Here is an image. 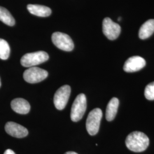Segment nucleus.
I'll return each instance as SVG.
<instances>
[{
    "label": "nucleus",
    "mask_w": 154,
    "mask_h": 154,
    "mask_svg": "<svg viewBox=\"0 0 154 154\" xmlns=\"http://www.w3.org/2000/svg\"><path fill=\"white\" fill-rule=\"evenodd\" d=\"M149 140L143 132L134 131L130 133L126 139L127 147L133 152H143L147 149Z\"/></svg>",
    "instance_id": "nucleus-1"
},
{
    "label": "nucleus",
    "mask_w": 154,
    "mask_h": 154,
    "mask_svg": "<svg viewBox=\"0 0 154 154\" xmlns=\"http://www.w3.org/2000/svg\"><path fill=\"white\" fill-rule=\"evenodd\" d=\"M48 54L44 51H39L34 53H27L21 59V63L26 67H35L49 60Z\"/></svg>",
    "instance_id": "nucleus-2"
},
{
    "label": "nucleus",
    "mask_w": 154,
    "mask_h": 154,
    "mask_svg": "<svg viewBox=\"0 0 154 154\" xmlns=\"http://www.w3.org/2000/svg\"><path fill=\"white\" fill-rule=\"evenodd\" d=\"M87 107V100L84 94L77 97L72 105L70 118L73 122H78L82 118Z\"/></svg>",
    "instance_id": "nucleus-3"
},
{
    "label": "nucleus",
    "mask_w": 154,
    "mask_h": 154,
    "mask_svg": "<svg viewBox=\"0 0 154 154\" xmlns=\"http://www.w3.org/2000/svg\"><path fill=\"white\" fill-rule=\"evenodd\" d=\"M102 116V110L98 108L94 109L89 113L86 125L87 131L90 135H95L98 132Z\"/></svg>",
    "instance_id": "nucleus-4"
},
{
    "label": "nucleus",
    "mask_w": 154,
    "mask_h": 154,
    "mask_svg": "<svg viewBox=\"0 0 154 154\" xmlns=\"http://www.w3.org/2000/svg\"><path fill=\"white\" fill-rule=\"evenodd\" d=\"M51 39L55 46L62 50L71 51L74 49V45L72 38L65 33L55 32L52 34Z\"/></svg>",
    "instance_id": "nucleus-5"
},
{
    "label": "nucleus",
    "mask_w": 154,
    "mask_h": 154,
    "mask_svg": "<svg viewBox=\"0 0 154 154\" xmlns=\"http://www.w3.org/2000/svg\"><path fill=\"white\" fill-rule=\"evenodd\" d=\"M48 76V72L37 67H32L23 72L24 80L30 83H36L44 81Z\"/></svg>",
    "instance_id": "nucleus-6"
},
{
    "label": "nucleus",
    "mask_w": 154,
    "mask_h": 154,
    "mask_svg": "<svg viewBox=\"0 0 154 154\" xmlns=\"http://www.w3.org/2000/svg\"><path fill=\"white\" fill-rule=\"evenodd\" d=\"M71 93V88L69 85L61 87L55 93L54 97V103L56 109L62 110L65 109Z\"/></svg>",
    "instance_id": "nucleus-7"
},
{
    "label": "nucleus",
    "mask_w": 154,
    "mask_h": 154,
    "mask_svg": "<svg viewBox=\"0 0 154 154\" xmlns=\"http://www.w3.org/2000/svg\"><path fill=\"white\" fill-rule=\"evenodd\" d=\"M102 29L105 36L110 40L116 39L119 37L121 32L120 25L113 22L109 17H106L103 20Z\"/></svg>",
    "instance_id": "nucleus-8"
},
{
    "label": "nucleus",
    "mask_w": 154,
    "mask_h": 154,
    "mask_svg": "<svg viewBox=\"0 0 154 154\" xmlns=\"http://www.w3.org/2000/svg\"><path fill=\"white\" fill-rule=\"evenodd\" d=\"M146 61L141 57L133 56L129 58L125 62L123 69L127 72H138L146 66Z\"/></svg>",
    "instance_id": "nucleus-9"
},
{
    "label": "nucleus",
    "mask_w": 154,
    "mask_h": 154,
    "mask_svg": "<svg viewBox=\"0 0 154 154\" xmlns=\"http://www.w3.org/2000/svg\"><path fill=\"white\" fill-rule=\"evenodd\" d=\"M5 129L9 135L15 138H24L28 135V130L25 127L13 122L6 123Z\"/></svg>",
    "instance_id": "nucleus-10"
},
{
    "label": "nucleus",
    "mask_w": 154,
    "mask_h": 154,
    "mask_svg": "<svg viewBox=\"0 0 154 154\" xmlns=\"http://www.w3.org/2000/svg\"><path fill=\"white\" fill-rule=\"evenodd\" d=\"M11 109L20 114H26L30 111V105L28 101L22 98L13 99L11 102Z\"/></svg>",
    "instance_id": "nucleus-11"
},
{
    "label": "nucleus",
    "mask_w": 154,
    "mask_h": 154,
    "mask_svg": "<svg viewBox=\"0 0 154 154\" xmlns=\"http://www.w3.org/2000/svg\"><path fill=\"white\" fill-rule=\"evenodd\" d=\"M27 8L30 13L36 16L46 17L49 16L51 13V10L45 6L29 4Z\"/></svg>",
    "instance_id": "nucleus-12"
},
{
    "label": "nucleus",
    "mask_w": 154,
    "mask_h": 154,
    "mask_svg": "<svg viewBox=\"0 0 154 154\" xmlns=\"http://www.w3.org/2000/svg\"><path fill=\"white\" fill-rule=\"evenodd\" d=\"M119 101L116 98H112L109 102L106 111V118L107 121H112L116 118Z\"/></svg>",
    "instance_id": "nucleus-13"
},
{
    "label": "nucleus",
    "mask_w": 154,
    "mask_h": 154,
    "mask_svg": "<svg viewBox=\"0 0 154 154\" xmlns=\"http://www.w3.org/2000/svg\"><path fill=\"white\" fill-rule=\"evenodd\" d=\"M154 33V20H149L144 22L140 28L139 37L142 39L149 38Z\"/></svg>",
    "instance_id": "nucleus-14"
},
{
    "label": "nucleus",
    "mask_w": 154,
    "mask_h": 154,
    "mask_svg": "<svg viewBox=\"0 0 154 154\" xmlns=\"http://www.w3.org/2000/svg\"><path fill=\"white\" fill-rule=\"evenodd\" d=\"M0 21L10 26H13L15 24V20L11 13L1 6H0Z\"/></svg>",
    "instance_id": "nucleus-15"
},
{
    "label": "nucleus",
    "mask_w": 154,
    "mask_h": 154,
    "mask_svg": "<svg viewBox=\"0 0 154 154\" xmlns=\"http://www.w3.org/2000/svg\"><path fill=\"white\" fill-rule=\"evenodd\" d=\"M11 53L10 46L5 40L0 38V59L6 60L8 59Z\"/></svg>",
    "instance_id": "nucleus-16"
},
{
    "label": "nucleus",
    "mask_w": 154,
    "mask_h": 154,
    "mask_svg": "<svg viewBox=\"0 0 154 154\" xmlns=\"http://www.w3.org/2000/svg\"><path fill=\"white\" fill-rule=\"evenodd\" d=\"M144 96L149 100H154V82L146 86L144 90Z\"/></svg>",
    "instance_id": "nucleus-17"
},
{
    "label": "nucleus",
    "mask_w": 154,
    "mask_h": 154,
    "mask_svg": "<svg viewBox=\"0 0 154 154\" xmlns=\"http://www.w3.org/2000/svg\"><path fill=\"white\" fill-rule=\"evenodd\" d=\"M4 154H16L14 153V152L13 151V150H11V149H6L5 151V152H4Z\"/></svg>",
    "instance_id": "nucleus-18"
},
{
    "label": "nucleus",
    "mask_w": 154,
    "mask_h": 154,
    "mask_svg": "<svg viewBox=\"0 0 154 154\" xmlns=\"http://www.w3.org/2000/svg\"><path fill=\"white\" fill-rule=\"evenodd\" d=\"M65 154H78L75 152H73V151H69V152H67Z\"/></svg>",
    "instance_id": "nucleus-19"
},
{
    "label": "nucleus",
    "mask_w": 154,
    "mask_h": 154,
    "mask_svg": "<svg viewBox=\"0 0 154 154\" xmlns=\"http://www.w3.org/2000/svg\"><path fill=\"white\" fill-rule=\"evenodd\" d=\"M1 79H0V87H1Z\"/></svg>",
    "instance_id": "nucleus-20"
}]
</instances>
